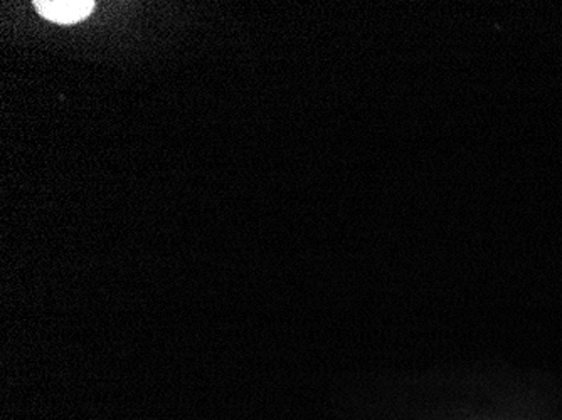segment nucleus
Listing matches in <instances>:
<instances>
[{"instance_id": "nucleus-1", "label": "nucleus", "mask_w": 562, "mask_h": 420, "mask_svg": "<svg viewBox=\"0 0 562 420\" xmlns=\"http://www.w3.org/2000/svg\"><path fill=\"white\" fill-rule=\"evenodd\" d=\"M34 5L43 18L58 24H76L88 18L94 9L91 0H37Z\"/></svg>"}]
</instances>
